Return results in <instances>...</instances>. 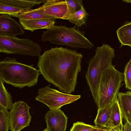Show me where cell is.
Here are the masks:
<instances>
[{
  "label": "cell",
  "instance_id": "1",
  "mask_svg": "<svg viewBox=\"0 0 131 131\" xmlns=\"http://www.w3.org/2000/svg\"><path fill=\"white\" fill-rule=\"evenodd\" d=\"M83 57L75 50L52 48L38 57V67L48 82L62 92L71 94L75 89Z\"/></svg>",
  "mask_w": 131,
  "mask_h": 131
},
{
  "label": "cell",
  "instance_id": "2",
  "mask_svg": "<svg viewBox=\"0 0 131 131\" xmlns=\"http://www.w3.org/2000/svg\"><path fill=\"white\" fill-rule=\"evenodd\" d=\"M39 72L33 64L19 62L14 57H7L0 62V77L6 83L20 89L36 84Z\"/></svg>",
  "mask_w": 131,
  "mask_h": 131
},
{
  "label": "cell",
  "instance_id": "3",
  "mask_svg": "<svg viewBox=\"0 0 131 131\" xmlns=\"http://www.w3.org/2000/svg\"><path fill=\"white\" fill-rule=\"evenodd\" d=\"M114 49L108 45L97 47L95 53L90 60L85 75L87 83L96 104L98 99L100 80L103 72L108 67L115 57Z\"/></svg>",
  "mask_w": 131,
  "mask_h": 131
},
{
  "label": "cell",
  "instance_id": "4",
  "mask_svg": "<svg viewBox=\"0 0 131 131\" xmlns=\"http://www.w3.org/2000/svg\"><path fill=\"white\" fill-rule=\"evenodd\" d=\"M84 34V31L80 30L75 26L68 27L54 25L43 31L41 40L72 48L91 49L94 47V45L85 37Z\"/></svg>",
  "mask_w": 131,
  "mask_h": 131
},
{
  "label": "cell",
  "instance_id": "5",
  "mask_svg": "<svg viewBox=\"0 0 131 131\" xmlns=\"http://www.w3.org/2000/svg\"><path fill=\"white\" fill-rule=\"evenodd\" d=\"M124 81V73L116 69L111 63L102 72L99 83L98 109L112 103L117 98L120 89Z\"/></svg>",
  "mask_w": 131,
  "mask_h": 131
},
{
  "label": "cell",
  "instance_id": "6",
  "mask_svg": "<svg viewBox=\"0 0 131 131\" xmlns=\"http://www.w3.org/2000/svg\"><path fill=\"white\" fill-rule=\"evenodd\" d=\"M41 52L40 45L28 38L20 39L0 36V52L38 57Z\"/></svg>",
  "mask_w": 131,
  "mask_h": 131
},
{
  "label": "cell",
  "instance_id": "7",
  "mask_svg": "<svg viewBox=\"0 0 131 131\" xmlns=\"http://www.w3.org/2000/svg\"><path fill=\"white\" fill-rule=\"evenodd\" d=\"M80 95H72L60 92L48 86L39 89L36 100L47 106L50 110L60 109L62 106L73 103L81 97Z\"/></svg>",
  "mask_w": 131,
  "mask_h": 131
},
{
  "label": "cell",
  "instance_id": "8",
  "mask_svg": "<svg viewBox=\"0 0 131 131\" xmlns=\"http://www.w3.org/2000/svg\"><path fill=\"white\" fill-rule=\"evenodd\" d=\"M30 107L24 101H19L13 103L9 112L11 131H20L29 125L31 116L29 110Z\"/></svg>",
  "mask_w": 131,
  "mask_h": 131
},
{
  "label": "cell",
  "instance_id": "9",
  "mask_svg": "<svg viewBox=\"0 0 131 131\" xmlns=\"http://www.w3.org/2000/svg\"><path fill=\"white\" fill-rule=\"evenodd\" d=\"M47 0H0V14L15 17L27 11L36 5L44 4Z\"/></svg>",
  "mask_w": 131,
  "mask_h": 131
},
{
  "label": "cell",
  "instance_id": "10",
  "mask_svg": "<svg viewBox=\"0 0 131 131\" xmlns=\"http://www.w3.org/2000/svg\"><path fill=\"white\" fill-rule=\"evenodd\" d=\"M45 118L48 131H66L68 118L60 108L48 111Z\"/></svg>",
  "mask_w": 131,
  "mask_h": 131
},
{
  "label": "cell",
  "instance_id": "11",
  "mask_svg": "<svg viewBox=\"0 0 131 131\" xmlns=\"http://www.w3.org/2000/svg\"><path fill=\"white\" fill-rule=\"evenodd\" d=\"M0 14V36L16 38L17 35L24 34L22 26L12 16L5 14Z\"/></svg>",
  "mask_w": 131,
  "mask_h": 131
},
{
  "label": "cell",
  "instance_id": "12",
  "mask_svg": "<svg viewBox=\"0 0 131 131\" xmlns=\"http://www.w3.org/2000/svg\"><path fill=\"white\" fill-rule=\"evenodd\" d=\"M42 6L47 14L57 19H65L67 10L66 0H47Z\"/></svg>",
  "mask_w": 131,
  "mask_h": 131
},
{
  "label": "cell",
  "instance_id": "13",
  "mask_svg": "<svg viewBox=\"0 0 131 131\" xmlns=\"http://www.w3.org/2000/svg\"><path fill=\"white\" fill-rule=\"evenodd\" d=\"M56 19H37L20 21L23 29L32 32L38 29H47L54 25Z\"/></svg>",
  "mask_w": 131,
  "mask_h": 131
},
{
  "label": "cell",
  "instance_id": "14",
  "mask_svg": "<svg viewBox=\"0 0 131 131\" xmlns=\"http://www.w3.org/2000/svg\"><path fill=\"white\" fill-rule=\"evenodd\" d=\"M117 98L123 118L131 124V92H119Z\"/></svg>",
  "mask_w": 131,
  "mask_h": 131
},
{
  "label": "cell",
  "instance_id": "15",
  "mask_svg": "<svg viewBox=\"0 0 131 131\" xmlns=\"http://www.w3.org/2000/svg\"><path fill=\"white\" fill-rule=\"evenodd\" d=\"M19 21L37 19H57V18L47 14L42 7L31 9L20 14L18 17Z\"/></svg>",
  "mask_w": 131,
  "mask_h": 131
},
{
  "label": "cell",
  "instance_id": "16",
  "mask_svg": "<svg viewBox=\"0 0 131 131\" xmlns=\"http://www.w3.org/2000/svg\"><path fill=\"white\" fill-rule=\"evenodd\" d=\"M123 117L118 98L114 102L110 118L106 127L111 128L120 125H123Z\"/></svg>",
  "mask_w": 131,
  "mask_h": 131
},
{
  "label": "cell",
  "instance_id": "17",
  "mask_svg": "<svg viewBox=\"0 0 131 131\" xmlns=\"http://www.w3.org/2000/svg\"><path fill=\"white\" fill-rule=\"evenodd\" d=\"M118 40L121 44L131 47V22H126L116 31Z\"/></svg>",
  "mask_w": 131,
  "mask_h": 131
},
{
  "label": "cell",
  "instance_id": "18",
  "mask_svg": "<svg viewBox=\"0 0 131 131\" xmlns=\"http://www.w3.org/2000/svg\"><path fill=\"white\" fill-rule=\"evenodd\" d=\"M114 102L104 108L98 109L97 114L94 120L95 126L106 127L110 118Z\"/></svg>",
  "mask_w": 131,
  "mask_h": 131
},
{
  "label": "cell",
  "instance_id": "19",
  "mask_svg": "<svg viewBox=\"0 0 131 131\" xmlns=\"http://www.w3.org/2000/svg\"><path fill=\"white\" fill-rule=\"evenodd\" d=\"M89 15V14L83 5L80 10L70 15L67 20L78 27H80L85 24Z\"/></svg>",
  "mask_w": 131,
  "mask_h": 131
},
{
  "label": "cell",
  "instance_id": "20",
  "mask_svg": "<svg viewBox=\"0 0 131 131\" xmlns=\"http://www.w3.org/2000/svg\"><path fill=\"white\" fill-rule=\"evenodd\" d=\"M4 82L0 77V105L10 110L13 104L12 97L10 94L6 89Z\"/></svg>",
  "mask_w": 131,
  "mask_h": 131
},
{
  "label": "cell",
  "instance_id": "21",
  "mask_svg": "<svg viewBox=\"0 0 131 131\" xmlns=\"http://www.w3.org/2000/svg\"><path fill=\"white\" fill-rule=\"evenodd\" d=\"M10 116L8 109L0 105V131H8Z\"/></svg>",
  "mask_w": 131,
  "mask_h": 131
},
{
  "label": "cell",
  "instance_id": "22",
  "mask_svg": "<svg viewBox=\"0 0 131 131\" xmlns=\"http://www.w3.org/2000/svg\"><path fill=\"white\" fill-rule=\"evenodd\" d=\"M67 6V10L65 19L67 20L69 16L80 10L83 5L82 0H66Z\"/></svg>",
  "mask_w": 131,
  "mask_h": 131
},
{
  "label": "cell",
  "instance_id": "23",
  "mask_svg": "<svg viewBox=\"0 0 131 131\" xmlns=\"http://www.w3.org/2000/svg\"><path fill=\"white\" fill-rule=\"evenodd\" d=\"M123 73L125 88L131 91V58L125 65Z\"/></svg>",
  "mask_w": 131,
  "mask_h": 131
},
{
  "label": "cell",
  "instance_id": "24",
  "mask_svg": "<svg viewBox=\"0 0 131 131\" xmlns=\"http://www.w3.org/2000/svg\"><path fill=\"white\" fill-rule=\"evenodd\" d=\"M94 128L95 126L78 122L73 123L70 131H92Z\"/></svg>",
  "mask_w": 131,
  "mask_h": 131
},
{
  "label": "cell",
  "instance_id": "25",
  "mask_svg": "<svg viewBox=\"0 0 131 131\" xmlns=\"http://www.w3.org/2000/svg\"><path fill=\"white\" fill-rule=\"evenodd\" d=\"M123 131H131V124L126 121L123 125Z\"/></svg>",
  "mask_w": 131,
  "mask_h": 131
},
{
  "label": "cell",
  "instance_id": "26",
  "mask_svg": "<svg viewBox=\"0 0 131 131\" xmlns=\"http://www.w3.org/2000/svg\"><path fill=\"white\" fill-rule=\"evenodd\" d=\"M123 125H120L108 129L110 131H123Z\"/></svg>",
  "mask_w": 131,
  "mask_h": 131
},
{
  "label": "cell",
  "instance_id": "27",
  "mask_svg": "<svg viewBox=\"0 0 131 131\" xmlns=\"http://www.w3.org/2000/svg\"><path fill=\"white\" fill-rule=\"evenodd\" d=\"M97 131H110L109 129L102 126H95Z\"/></svg>",
  "mask_w": 131,
  "mask_h": 131
},
{
  "label": "cell",
  "instance_id": "28",
  "mask_svg": "<svg viewBox=\"0 0 131 131\" xmlns=\"http://www.w3.org/2000/svg\"><path fill=\"white\" fill-rule=\"evenodd\" d=\"M123 1L126 3H131V0H123Z\"/></svg>",
  "mask_w": 131,
  "mask_h": 131
},
{
  "label": "cell",
  "instance_id": "29",
  "mask_svg": "<svg viewBox=\"0 0 131 131\" xmlns=\"http://www.w3.org/2000/svg\"><path fill=\"white\" fill-rule=\"evenodd\" d=\"M92 131H97L95 127V128Z\"/></svg>",
  "mask_w": 131,
  "mask_h": 131
},
{
  "label": "cell",
  "instance_id": "30",
  "mask_svg": "<svg viewBox=\"0 0 131 131\" xmlns=\"http://www.w3.org/2000/svg\"><path fill=\"white\" fill-rule=\"evenodd\" d=\"M43 131H48V130H47V128H46L45 129L43 130Z\"/></svg>",
  "mask_w": 131,
  "mask_h": 131
}]
</instances>
